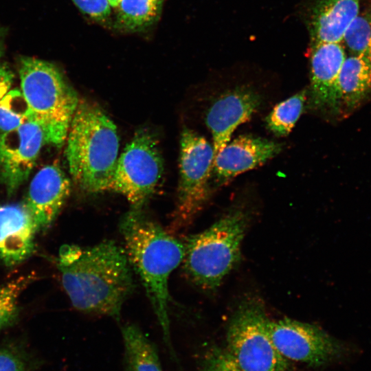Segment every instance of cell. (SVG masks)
Masks as SVG:
<instances>
[{"label": "cell", "instance_id": "obj_5", "mask_svg": "<svg viewBox=\"0 0 371 371\" xmlns=\"http://www.w3.org/2000/svg\"><path fill=\"white\" fill-rule=\"evenodd\" d=\"M249 223L247 212L234 209L207 229L188 238L184 271L206 291L218 288L240 259V247Z\"/></svg>", "mask_w": 371, "mask_h": 371}, {"label": "cell", "instance_id": "obj_15", "mask_svg": "<svg viewBox=\"0 0 371 371\" xmlns=\"http://www.w3.org/2000/svg\"><path fill=\"white\" fill-rule=\"evenodd\" d=\"M37 232L25 203L0 205V260L16 265L32 254Z\"/></svg>", "mask_w": 371, "mask_h": 371}, {"label": "cell", "instance_id": "obj_23", "mask_svg": "<svg viewBox=\"0 0 371 371\" xmlns=\"http://www.w3.org/2000/svg\"><path fill=\"white\" fill-rule=\"evenodd\" d=\"M32 118L31 111L21 90L10 89L0 101V133L16 129Z\"/></svg>", "mask_w": 371, "mask_h": 371}, {"label": "cell", "instance_id": "obj_22", "mask_svg": "<svg viewBox=\"0 0 371 371\" xmlns=\"http://www.w3.org/2000/svg\"><path fill=\"white\" fill-rule=\"evenodd\" d=\"M34 277V274L20 276L0 287V331L16 320L20 296Z\"/></svg>", "mask_w": 371, "mask_h": 371}, {"label": "cell", "instance_id": "obj_11", "mask_svg": "<svg viewBox=\"0 0 371 371\" xmlns=\"http://www.w3.org/2000/svg\"><path fill=\"white\" fill-rule=\"evenodd\" d=\"M262 101L261 92L247 84L225 89L214 100L207 111L205 124L212 134L214 155L230 141L238 126L258 111Z\"/></svg>", "mask_w": 371, "mask_h": 371}, {"label": "cell", "instance_id": "obj_13", "mask_svg": "<svg viewBox=\"0 0 371 371\" xmlns=\"http://www.w3.org/2000/svg\"><path fill=\"white\" fill-rule=\"evenodd\" d=\"M282 150L279 142L251 135H240L214 155V182L217 187L227 185L238 175L263 165Z\"/></svg>", "mask_w": 371, "mask_h": 371}, {"label": "cell", "instance_id": "obj_8", "mask_svg": "<svg viewBox=\"0 0 371 371\" xmlns=\"http://www.w3.org/2000/svg\"><path fill=\"white\" fill-rule=\"evenodd\" d=\"M163 172L157 142L144 129L136 132L118 157L107 191L122 194L131 210H142Z\"/></svg>", "mask_w": 371, "mask_h": 371}, {"label": "cell", "instance_id": "obj_3", "mask_svg": "<svg viewBox=\"0 0 371 371\" xmlns=\"http://www.w3.org/2000/svg\"><path fill=\"white\" fill-rule=\"evenodd\" d=\"M66 140V157L74 183L87 193L107 191L119 151L113 122L96 104L80 100Z\"/></svg>", "mask_w": 371, "mask_h": 371}, {"label": "cell", "instance_id": "obj_10", "mask_svg": "<svg viewBox=\"0 0 371 371\" xmlns=\"http://www.w3.org/2000/svg\"><path fill=\"white\" fill-rule=\"evenodd\" d=\"M45 144L44 132L33 118L16 129L0 133V179L8 194L27 180Z\"/></svg>", "mask_w": 371, "mask_h": 371}, {"label": "cell", "instance_id": "obj_16", "mask_svg": "<svg viewBox=\"0 0 371 371\" xmlns=\"http://www.w3.org/2000/svg\"><path fill=\"white\" fill-rule=\"evenodd\" d=\"M361 3V0H315L310 18L312 43L343 41Z\"/></svg>", "mask_w": 371, "mask_h": 371}, {"label": "cell", "instance_id": "obj_1", "mask_svg": "<svg viewBox=\"0 0 371 371\" xmlns=\"http://www.w3.org/2000/svg\"><path fill=\"white\" fill-rule=\"evenodd\" d=\"M57 266L72 305L87 313L119 319L134 280L125 250L111 240L80 247H60Z\"/></svg>", "mask_w": 371, "mask_h": 371}, {"label": "cell", "instance_id": "obj_17", "mask_svg": "<svg viewBox=\"0 0 371 371\" xmlns=\"http://www.w3.org/2000/svg\"><path fill=\"white\" fill-rule=\"evenodd\" d=\"M338 89L340 111L357 108L371 93V62L358 55L346 56L339 74Z\"/></svg>", "mask_w": 371, "mask_h": 371}, {"label": "cell", "instance_id": "obj_14", "mask_svg": "<svg viewBox=\"0 0 371 371\" xmlns=\"http://www.w3.org/2000/svg\"><path fill=\"white\" fill-rule=\"evenodd\" d=\"M70 192V181L56 164L43 167L32 179L25 205L37 231L45 230L54 221Z\"/></svg>", "mask_w": 371, "mask_h": 371}, {"label": "cell", "instance_id": "obj_26", "mask_svg": "<svg viewBox=\"0 0 371 371\" xmlns=\"http://www.w3.org/2000/svg\"><path fill=\"white\" fill-rule=\"evenodd\" d=\"M0 371H25L21 358L7 348L0 349Z\"/></svg>", "mask_w": 371, "mask_h": 371}, {"label": "cell", "instance_id": "obj_21", "mask_svg": "<svg viewBox=\"0 0 371 371\" xmlns=\"http://www.w3.org/2000/svg\"><path fill=\"white\" fill-rule=\"evenodd\" d=\"M351 54L366 58L371 62V5L361 10L344 36Z\"/></svg>", "mask_w": 371, "mask_h": 371}, {"label": "cell", "instance_id": "obj_18", "mask_svg": "<svg viewBox=\"0 0 371 371\" xmlns=\"http://www.w3.org/2000/svg\"><path fill=\"white\" fill-rule=\"evenodd\" d=\"M122 335L128 371H164L156 347L138 326L126 324Z\"/></svg>", "mask_w": 371, "mask_h": 371}, {"label": "cell", "instance_id": "obj_7", "mask_svg": "<svg viewBox=\"0 0 371 371\" xmlns=\"http://www.w3.org/2000/svg\"><path fill=\"white\" fill-rule=\"evenodd\" d=\"M214 156L213 146L204 137L190 128H183L180 141L179 180L172 229H178L188 225L207 201Z\"/></svg>", "mask_w": 371, "mask_h": 371}, {"label": "cell", "instance_id": "obj_2", "mask_svg": "<svg viewBox=\"0 0 371 371\" xmlns=\"http://www.w3.org/2000/svg\"><path fill=\"white\" fill-rule=\"evenodd\" d=\"M120 230L131 266L142 281L164 341L176 360L170 339L168 280L183 260L185 244L146 216L142 210L131 209L122 217Z\"/></svg>", "mask_w": 371, "mask_h": 371}, {"label": "cell", "instance_id": "obj_29", "mask_svg": "<svg viewBox=\"0 0 371 371\" xmlns=\"http://www.w3.org/2000/svg\"><path fill=\"white\" fill-rule=\"evenodd\" d=\"M110 5L113 8H117L121 0H108Z\"/></svg>", "mask_w": 371, "mask_h": 371}, {"label": "cell", "instance_id": "obj_20", "mask_svg": "<svg viewBox=\"0 0 371 371\" xmlns=\"http://www.w3.org/2000/svg\"><path fill=\"white\" fill-rule=\"evenodd\" d=\"M163 0H121L117 5V21L127 30H137L157 16Z\"/></svg>", "mask_w": 371, "mask_h": 371}, {"label": "cell", "instance_id": "obj_12", "mask_svg": "<svg viewBox=\"0 0 371 371\" xmlns=\"http://www.w3.org/2000/svg\"><path fill=\"white\" fill-rule=\"evenodd\" d=\"M310 106L322 113L340 112L338 80L346 58L340 43L312 44L310 54Z\"/></svg>", "mask_w": 371, "mask_h": 371}, {"label": "cell", "instance_id": "obj_9", "mask_svg": "<svg viewBox=\"0 0 371 371\" xmlns=\"http://www.w3.org/2000/svg\"><path fill=\"white\" fill-rule=\"evenodd\" d=\"M269 333L278 352L289 361L318 367L348 351L346 346L317 326L289 318L270 321Z\"/></svg>", "mask_w": 371, "mask_h": 371}, {"label": "cell", "instance_id": "obj_28", "mask_svg": "<svg viewBox=\"0 0 371 371\" xmlns=\"http://www.w3.org/2000/svg\"><path fill=\"white\" fill-rule=\"evenodd\" d=\"M3 52V32L0 30V58Z\"/></svg>", "mask_w": 371, "mask_h": 371}, {"label": "cell", "instance_id": "obj_25", "mask_svg": "<svg viewBox=\"0 0 371 371\" xmlns=\"http://www.w3.org/2000/svg\"><path fill=\"white\" fill-rule=\"evenodd\" d=\"M78 8L89 16L98 21L106 19L111 12L108 0H72Z\"/></svg>", "mask_w": 371, "mask_h": 371}, {"label": "cell", "instance_id": "obj_27", "mask_svg": "<svg viewBox=\"0 0 371 371\" xmlns=\"http://www.w3.org/2000/svg\"><path fill=\"white\" fill-rule=\"evenodd\" d=\"M14 74L5 64H0V101L10 90Z\"/></svg>", "mask_w": 371, "mask_h": 371}, {"label": "cell", "instance_id": "obj_6", "mask_svg": "<svg viewBox=\"0 0 371 371\" xmlns=\"http://www.w3.org/2000/svg\"><path fill=\"white\" fill-rule=\"evenodd\" d=\"M263 302L245 298L234 313L227 331V351L242 371H287L289 361L271 339Z\"/></svg>", "mask_w": 371, "mask_h": 371}, {"label": "cell", "instance_id": "obj_24", "mask_svg": "<svg viewBox=\"0 0 371 371\" xmlns=\"http://www.w3.org/2000/svg\"><path fill=\"white\" fill-rule=\"evenodd\" d=\"M199 371H242L225 349L210 348L203 357Z\"/></svg>", "mask_w": 371, "mask_h": 371}, {"label": "cell", "instance_id": "obj_4", "mask_svg": "<svg viewBox=\"0 0 371 371\" xmlns=\"http://www.w3.org/2000/svg\"><path fill=\"white\" fill-rule=\"evenodd\" d=\"M19 74L21 91L47 144L61 146L80 101L76 91L58 68L45 60L22 57Z\"/></svg>", "mask_w": 371, "mask_h": 371}, {"label": "cell", "instance_id": "obj_19", "mask_svg": "<svg viewBox=\"0 0 371 371\" xmlns=\"http://www.w3.org/2000/svg\"><path fill=\"white\" fill-rule=\"evenodd\" d=\"M308 99V89H304L276 104L266 117L267 128L275 135H288L300 118Z\"/></svg>", "mask_w": 371, "mask_h": 371}]
</instances>
